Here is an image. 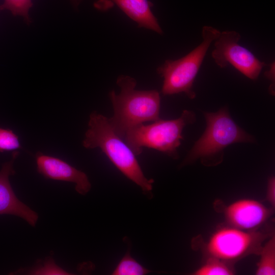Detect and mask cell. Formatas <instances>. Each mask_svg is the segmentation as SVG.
<instances>
[{"label": "cell", "instance_id": "6da1fadb", "mask_svg": "<svg viewBox=\"0 0 275 275\" xmlns=\"http://www.w3.org/2000/svg\"><path fill=\"white\" fill-rule=\"evenodd\" d=\"M88 125L83 146L87 149L100 148L125 176L140 186L145 195L150 198L154 180L146 177L136 155L115 132L108 118L94 111L90 115Z\"/></svg>", "mask_w": 275, "mask_h": 275}, {"label": "cell", "instance_id": "7a4b0ae2", "mask_svg": "<svg viewBox=\"0 0 275 275\" xmlns=\"http://www.w3.org/2000/svg\"><path fill=\"white\" fill-rule=\"evenodd\" d=\"M116 82L120 91L109 92L114 113L108 120L115 132L123 139L129 129L160 119V96L156 90H136V81L130 76L120 75Z\"/></svg>", "mask_w": 275, "mask_h": 275}, {"label": "cell", "instance_id": "3957f363", "mask_svg": "<svg viewBox=\"0 0 275 275\" xmlns=\"http://www.w3.org/2000/svg\"><path fill=\"white\" fill-rule=\"evenodd\" d=\"M203 114L206 129L195 143L181 167L198 159L205 166H215L222 161L224 150L229 145L238 143H255V138L232 119L227 107H223L216 112H204Z\"/></svg>", "mask_w": 275, "mask_h": 275}, {"label": "cell", "instance_id": "277c9868", "mask_svg": "<svg viewBox=\"0 0 275 275\" xmlns=\"http://www.w3.org/2000/svg\"><path fill=\"white\" fill-rule=\"evenodd\" d=\"M196 121L195 113L185 109L175 119H159L150 124L134 126L126 131L123 140L136 156L142 153L143 148L147 147L177 159L179 157L178 148L183 140V130Z\"/></svg>", "mask_w": 275, "mask_h": 275}, {"label": "cell", "instance_id": "5b68a950", "mask_svg": "<svg viewBox=\"0 0 275 275\" xmlns=\"http://www.w3.org/2000/svg\"><path fill=\"white\" fill-rule=\"evenodd\" d=\"M221 32L210 26H204L202 41L188 54L177 60H167L157 69V73L163 78L161 93L171 95L183 93L193 99L196 94L193 85L206 52Z\"/></svg>", "mask_w": 275, "mask_h": 275}, {"label": "cell", "instance_id": "8992f818", "mask_svg": "<svg viewBox=\"0 0 275 275\" xmlns=\"http://www.w3.org/2000/svg\"><path fill=\"white\" fill-rule=\"evenodd\" d=\"M264 233L241 230L231 226L216 229L204 244L207 257L218 259L232 264L248 255L259 254Z\"/></svg>", "mask_w": 275, "mask_h": 275}, {"label": "cell", "instance_id": "52a82bcc", "mask_svg": "<svg viewBox=\"0 0 275 275\" xmlns=\"http://www.w3.org/2000/svg\"><path fill=\"white\" fill-rule=\"evenodd\" d=\"M241 36L235 31L221 32L213 41L211 56L220 68L231 65L251 80H256L266 64L239 44Z\"/></svg>", "mask_w": 275, "mask_h": 275}, {"label": "cell", "instance_id": "ba28073f", "mask_svg": "<svg viewBox=\"0 0 275 275\" xmlns=\"http://www.w3.org/2000/svg\"><path fill=\"white\" fill-rule=\"evenodd\" d=\"M272 209L252 199L237 200L226 206L224 217L229 226L246 231H255L269 217Z\"/></svg>", "mask_w": 275, "mask_h": 275}, {"label": "cell", "instance_id": "9c48e42d", "mask_svg": "<svg viewBox=\"0 0 275 275\" xmlns=\"http://www.w3.org/2000/svg\"><path fill=\"white\" fill-rule=\"evenodd\" d=\"M35 157L37 171L45 178L72 182L75 184L76 191L83 196L90 191L91 184L84 172L59 158L40 152Z\"/></svg>", "mask_w": 275, "mask_h": 275}, {"label": "cell", "instance_id": "30bf717a", "mask_svg": "<svg viewBox=\"0 0 275 275\" xmlns=\"http://www.w3.org/2000/svg\"><path fill=\"white\" fill-rule=\"evenodd\" d=\"M19 153L14 151L10 160L5 162L0 171V215L20 217L34 227L38 219V213L18 199L9 181V177L15 173L13 164Z\"/></svg>", "mask_w": 275, "mask_h": 275}, {"label": "cell", "instance_id": "8fae6325", "mask_svg": "<svg viewBox=\"0 0 275 275\" xmlns=\"http://www.w3.org/2000/svg\"><path fill=\"white\" fill-rule=\"evenodd\" d=\"M111 4H116L138 26L151 30L162 35V30L151 11L152 4L149 0H98L95 7L105 11L111 8Z\"/></svg>", "mask_w": 275, "mask_h": 275}, {"label": "cell", "instance_id": "7c38bea8", "mask_svg": "<svg viewBox=\"0 0 275 275\" xmlns=\"http://www.w3.org/2000/svg\"><path fill=\"white\" fill-rule=\"evenodd\" d=\"M259 254L260 259L257 265L256 275L275 274V236L271 237L262 245Z\"/></svg>", "mask_w": 275, "mask_h": 275}, {"label": "cell", "instance_id": "4fadbf2b", "mask_svg": "<svg viewBox=\"0 0 275 275\" xmlns=\"http://www.w3.org/2000/svg\"><path fill=\"white\" fill-rule=\"evenodd\" d=\"M231 264L217 258L207 257L206 261L195 270L193 275H232L235 271Z\"/></svg>", "mask_w": 275, "mask_h": 275}, {"label": "cell", "instance_id": "5bb4252c", "mask_svg": "<svg viewBox=\"0 0 275 275\" xmlns=\"http://www.w3.org/2000/svg\"><path fill=\"white\" fill-rule=\"evenodd\" d=\"M151 271L145 268L130 255L128 251L112 272L113 275H144Z\"/></svg>", "mask_w": 275, "mask_h": 275}, {"label": "cell", "instance_id": "9a60e30c", "mask_svg": "<svg viewBox=\"0 0 275 275\" xmlns=\"http://www.w3.org/2000/svg\"><path fill=\"white\" fill-rule=\"evenodd\" d=\"M32 5V0H4L0 10H8L14 15L22 16L27 23H30L29 11Z\"/></svg>", "mask_w": 275, "mask_h": 275}, {"label": "cell", "instance_id": "2e32d148", "mask_svg": "<svg viewBox=\"0 0 275 275\" xmlns=\"http://www.w3.org/2000/svg\"><path fill=\"white\" fill-rule=\"evenodd\" d=\"M21 148L17 135L10 129L0 128V152L15 150Z\"/></svg>", "mask_w": 275, "mask_h": 275}, {"label": "cell", "instance_id": "e0dca14e", "mask_svg": "<svg viewBox=\"0 0 275 275\" xmlns=\"http://www.w3.org/2000/svg\"><path fill=\"white\" fill-rule=\"evenodd\" d=\"M31 274H71L69 272L57 265L54 260L49 257L46 259L42 264L38 265L30 270Z\"/></svg>", "mask_w": 275, "mask_h": 275}, {"label": "cell", "instance_id": "ac0fdd59", "mask_svg": "<svg viewBox=\"0 0 275 275\" xmlns=\"http://www.w3.org/2000/svg\"><path fill=\"white\" fill-rule=\"evenodd\" d=\"M266 198L272 208L275 207V178L271 176L267 181Z\"/></svg>", "mask_w": 275, "mask_h": 275}, {"label": "cell", "instance_id": "d6986e66", "mask_svg": "<svg viewBox=\"0 0 275 275\" xmlns=\"http://www.w3.org/2000/svg\"><path fill=\"white\" fill-rule=\"evenodd\" d=\"M274 62H272L270 65L269 69L264 73L266 77L271 81V85L269 87V92L272 95H274Z\"/></svg>", "mask_w": 275, "mask_h": 275}, {"label": "cell", "instance_id": "ffe728a7", "mask_svg": "<svg viewBox=\"0 0 275 275\" xmlns=\"http://www.w3.org/2000/svg\"><path fill=\"white\" fill-rule=\"evenodd\" d=\"M72 2L75 6H77L78 4L80 3L81 0H72Z\"/></svg>", "mask_w": 275, "mask_h": 275}]
</instances>
